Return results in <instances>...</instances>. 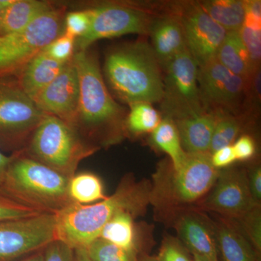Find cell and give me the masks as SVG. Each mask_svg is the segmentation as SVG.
Masks as SVG:
<instances>
[{"label":"cell","mask_w":261,"mask_h":261,"mask_svg":"<svg viewBox=\"0 0 261 261\" xmlns=\"http://www.w3.org/2000/svg\"><path fill=\"white\" fill-rule=\"evenodd\" d=\"M3 187L13 198L44 214H58L73 204L70 178L48 168L23 150L10 155Z\"/></svg>","instance_id":"4"},{"label":"cell","mask_w":261,"mask_h":261,"mask_svg":"<svg viewBox=\"0 0 261 261\" xmlns=\"http://www.w3.org/2000/svg\"><path fill=\"white\" fill-rule=\"evenodd\" d=\"M57 214L0 221V261H18L57 240Z\"/></svg>","instance_id":"9"},{"label":"cell","mask_w":261,"mask_h":261,"mask_svg":"<svg viewBox=\"0 0 261 261\" xmlns=\"http://www.w3.org/2000/svg\"><path fill=\"white\" fill-rule=\"evenodd\" d=\"M129 106L130 112L127 114L125 122L126 133L134 135L152 133L162 120L159 112L149 103L137 102Z\"/></svg>","instance_id":"27"},{"label":"cell","mask_w":261,"mask_h":261,"mask_svg":"<svg viewBox=\"0 0 261 261\" xmlns=\"http://www.w3.org/2000/svg\"><path fill=\"white\" fill-rule=\"evenodd\" d=\"M161 103L166 117L173 121L205 112L199 90L198 65L187 48L165 68Z\"/></svg>","instance_id":"7"},{"label":"cell","mask_w":261,"mask_h":261,"mask_svg":"<svg viewBox=\"0 0 261 261\" xmlns=\"http://www.w3.org/2000/svg\"><path fill=\"white\" fill-rule=\"evenodd\" d=\"M75 42L73 38L63 34L43 49L51 59L65 63L73 58L75 53Z\"/></svg>","instance_id":"33"},{"label":"cell","mask_w":261,"mask_h":261,"mask_svg":"<svg viewBox=\"0 0 261 261\" xmlns=\"http://www.w3.org/2000/svg\"><path fill=\"white\" fill-rule=\"evenodd\" d=\"M98 149L68 123L45 113L22 150L29 157L70 178L76 173L80 163Z\"/></svg>","instance_id":"5"},{"label":"cell","mask_w":261,"mask_h":261,"mask_svg":"<svg viewBox=\"0 0 261 261\" xmlns=\"http://www.w3.org/2000/svg\"><path fill=\"white\" fill-rule=\"evenodd\" d=\"M214 187L203 202L204 207L228 219L238 220L260 206L252 197L246 174L240 170L219 172Z\"/></svg>","instance_id":"13"},{"label":"cell","mask_w":261,"mask_h":261,"mask_svg":"<svg viewBox=\"0 0 261 261\" xmlns=\"http://www.w3.org/2000/svg\"><path fill=\"white\" fill-rule=\"evenodd\" d=\"M149 34L152 37V50L161 68L187 49L186 39L179 16H167L154 19Z\"/></svg>","instance_id":"17"},{"label":"cell","mask_w":261,"mask_h":261,"mask_svg":"<svg viewBox=\"0 0 261 261\" xmlns=\"http://www.w3.org/2000/svg\"><path fill=\"white\" fill-rule=\"evenodd\" d=\"M199 90L206 111L227 113L240 106L247 82L233 74L215 58L198 68Z\"/></svg>","instance_id":"12"},{"label":"cell","mask_w":261,"mask_h":261,"mask_svg":"<svg viewBox=\"0 0 261 261\" xmlns=\"http://www.w3.org/2000/svg\"><path fill=\"white\" fill-rule=\"evenodd\" d=\"M90 27L83 37L75 39V51H83L99 39L149 32L154 19L145 10L127 5L109 4L87 8Z\"/></svg>","instance_id":"10"},{"label":"cell","mask_w":261,"mask_h":261,"mask_svg":"<svg viewBox=\"0 0 261 261\" xmlns=\"http://www.w3.org/2000/svg\"><path fill=\"white\" fill-rule=\"evenodd\" d=\"M75 261H93L89 257L86 248H79L74 250Z\"/></svg>","instance_id":"42"},{"label":"cell","mask_w":261,"mask_h":261,"mask_svg":"<svg viewBox=\"0 0 261 261\" xmlns=\"http://www.w3.org/2000/svg\"><path fill=\"white\" fill-rule=\"evenodd\" d=\"M54 6L49 2L13 0L0 17V36L18 32Z\"/></svg>","instance_id":"21"},{"label":"cell","mask_w":261,"mask_h":261,"mask_svg":"<svg viewBox=\"0 0 261 261\" xmlns=\"http://www.w3.org/2000/svg\"><path fill=\"white\" fill-rule=\"evenodd\" d=\"M10 160V156L5 155L0 149V187H2L3 181H4L5 173H6L7 169H8Z\"/></svg>","instance_id":"41"},{"label":"cell","mask_w":261,"mask_h":261,"mask_svg":"<svg viewBox=\"0 0 261 261\" xmlns=\"http://www.w3.org/2000/svg\"><path fill=\"white\" fill-rule=\"evenodd\" d=\"M216 58L231 73L247 82L257 70L252 65L238 32H227L216 53Z\"/></svg>","instance_id":"22"},{"label":"cell","mask_w":261,"mask_h":261,"mask_svg":"<svg viewBox=\"0 0 261 261\" xmlns=\"http://www.w3.org/2000/svg\"><path fill=\"white\" fill-rule=\"evenodd\" d=\"M44 115L18 84L0 82V149H23Z\"/></svg>","instance_id":"8"},{"label":"cell","mask_w":261,"mask_h":261,"mask_svg":"<svg viewBox=\"0 0 261 261\" xmlns=\"http://www.w3.org/2000/svg\"><path fill=\"white\" fill-rule=\"evenodd\" d=\"M176 228L193 255L206 261H219L214 228L203 216L195 212L183 214L178 219Z\"/></svg>","instance_id":"16"},{"label":"cell","mask_w":261,"mask_h":261,"mask_svg":"<svg viewBox=\"0 0 261 261\" xmlns=\"http://www.w3.org/2000/svg\"><path fill=\"white\" fill-rule=\"evenodd\" d=\"M65 8L54 6L18 32L0 36V75L19 71L65 32Z\"/></svg>","instance_id":"6"},{"label":"cell","mask_w":261,"mask_h":261,"mask_svg":"<svg viewBox=\"0 0 261 261\" xmlns=\"http://www.w3.org/2000/svg\"><path fill=\"white\" fill-rule=\"evenodd\" d=\"M44 250H39L37 252L32 254V255H29V256L24 257L21 260L18 261H44Z\"/></svg>","instance_id":"43"},{"label":"cell","mask_w":261,"mask_h":261,"mask_svg":"<svg viewBox=\"0 0 261 261\" xmlns=\"http://www.w3.org/2000/svg\"><path fill=\"white\" fill-rule=\"evenodd\" d=\"M236 160L246 161L255 154V143L251 137L243 136L234 142L232 145Z\"/></svg>","instance_id":"37"},{"label":"cell","mask_w":261,"mask_h":261,"mask_svg":"<svg viewBox=\"0 0 261 261\" xmlns=\"http://www.w3.org/2000/svg\"><path fill=\"white\" fill-rule=\"evenodd\" d=\"M86 250L93 261H132L124 250L101 238L94 240Z\"/></svg>","instance_id":"31"},{"label":"cell","mask_w":261,"mask_h":261,"mask_svg":"<svg viewBox=\"0 0 261 261\" xmlns=\"http://www.w3.org/2000/svg\"><path fill=\"white\" fill-rule=\"evenodd\" d=\"M12 1H13V0H0V17H1L3 10H4L6 7H8V5H10Z\"/></svg>","instance_id":"44"},{"label":"cell","mask_w":261,"mask_h":261,"mask_svg":"<svg viewBox=\"0 0 261 261\" xmlns=\"http://www.w3.org/2000/svg\"><path fill=\"white\" fill-rule=\"evenodd\" d=\"M239 35L246 48L250 61L255 69H258L261 57V21L245 17Z\"/></svg>","instance_id":"28"},{"label":"cell","mask_w":261,"mask_h":261,"mask_svg":"<svg viewBox=\"0 0 261 261\" xmlns=\"http://www.w3.org/2000/svg\"><path fill=\"white\" fill-rule=\"evenodd\" d=\"M199 5L227 32H239L245 20V3L243 1L215 0L204 2Z\"/></svg>","instance_id":"24"},{"label":"cell","mask_w":261,"mask_h":261,"mask_svg":"<svg viewBox=\"0 0 261 261\" xmlns=\"http://www.w3.org/2000/svg\"><path fill=\"white\" fill-rule=\"evenodd\" d=\"M194 255V260L193 261H206L205 259L202 258V257H201L200 256H197V255Z\"/></svg>","instance_id":"46"},{"label":"cell","mask_w":261,"mask_h":261,"mask_svg":"<svg viewBox=\"0 0 261 261\" xmlns=\"http://www.w3.org/2000/svg\"><path fill=\"white\" fill-rule=\"evenodd\" d=\"M240 123L235 118L227 113H221L215 127L209 153L211 154L218 149L231 145L240 133Z\"/></svg>","instance_id":"29"},{"label":"cell","mask_w":261,"mask_h":261,"mask_svg":"<svg viewBox=\"0 0 261 261\" xmlns=\"http://www.w3.org/2000/svg\"><path fill=\"white\" fill-rule=\"evenodd\" d=\"M158 257L161 261H192L181 244L173 238L163 242Z\"/></svg>","instance_id":"35"},{"label":"cell","mask_w":261,"mask_h":261,"mask_svg":"<svg viewBox=\"0 0 261 261\" xmlns=\"http://www.w3.org/2000/svg\"><path fill=\"white\" fill-rule=\"evenodd\" d=\"M44 261H75L74 250L59 240H55L44 250Z\"/></svg>","instance_id":"36"},{"label":"cell","mask_w":261,"mask_h":261,"mask_svg":"<svg viewBox=\"0 0 261 261\" xmlns=\"http://www.w3.org/2000/svg\"><path fill=\"white\" fill-rule=\"evenodd\" d=\"M161 68L150 44L137 41L108 51L104 71L117 97L128 106L161 102L163 96Z\"/></svg>","instance_id":"3"},{"label":"cell","mask_w":261,"mask_h":261,"mask_svg":"<svg viewBox=\"0 0 261 261\" xmlns=\"http://www.w3.org/2000/svg\"><path fill=\"white\" fill-rule=\"evenodd\" d=\"M80 84L74 128L84 140L100 149L118 143L126 135V110L113 99L103 80L97 56L89 51L73 55Z\"/></svg>","instance_id":"1"},{"label":"cell","mask_w":261,"mask_h":261,"mask_svg":"<svg viewBox=\"0 0 261 261\" xmlns=\"http://www.w3.org/2000/svg\"><path fill=\"white\" fill-rule=\"evenodd\" d=\"M68 195L73 203L90 205L105 200L102 180L93 173H75L68 183Z\"/></svg>","instance_id":"26"},{"label":"cell","mask_w":261,"mask_h":261,"mask_svg":"<svg viewBox=\"0 0 261 261\" xmlns=\"http://www.w3.org/2000/svg\"><path fill=\"white\" fill-rule=\"evenodd\" d=\"M221 113L214 111L174 121L187 153H209L215 127Z\"/></svg>","instance_id":"18"},{"label":"cell","mask_w":261,"mask_h":261,"mask_svg":"<svg viewBox=\"0 0 261 261\" xmlns=\"http://www.w3.org/2000/svg\"><path fill=\"white\" fill-rule=\"evenodd\" d=\"M65 64L51 59L42 50L20 70L17 84L34 101L38 94L61 73Z\"/></svg>","instance_id":"20"},{"label":"cell","mask_w":261,"mask_h":261,"mask_svg":"<svg viewBox=\"0 0 261 261\" xmlns=\"http://www.w3.org/2000/svg\"><path fill=\"white\" fill-rule=\"evenodd\" d=\"M245 236L257 254L261 250V223L260 206L237 220Z\"/></svg>","instance_id":"32"},{"label":"cell","mask_w":261,"mask_h":261,"mask_svg":"<svg viewBox=\"0 0 261 261\" xmlns=\"http://www.w3.org/2000/svg\"><path fill=\"white\" fill-rule=\"evenodd\" d=\"M218 253L222 261H258V254L238 223L224 218L215 225Z\"/></svg>","instance_id":"19"},{"label":"cell","mask_w":261,"mask_h":261,"mask_svg":"<svg viewBox=\"0 0 261 261\" xmlns=\"http://www.w3.org/2000/svg\"><path fill=\"white\" fill-rule=\"evenodd\" d=\"M179 18L187 49L200 68L216 58L227 32L216 23L199 4L185 8Z\"/></svg>","instance_id":"15"},{"label":"cell","mask_w":261,"mask_h":261,"mask_svg":"<svg viewBox=\"0 0 261 261\" xmlns=\"http://www.w3.org/2000/svg\"><path fill=\"white\" fill-rule=\"evenodd\" d=\"M80 97V78L73 56L34 102L43 113L56 116L74 128Z\"/></svg>","instance_id":"14"},{"label":"cell","mask_w":261,"mask_h":261,"mask_svg":"<svg viewBox=\"0 0 261 261\" xmlns=\"http://www.w3.org/2000/svg\"><path fill=\"white\" fill-rule=\"evenodd\" d=\"M245 17L261 21L260 1H245Z\"/></svg>","instance_id":"40"},{"label":"cell","mask_w":261,"mask_h":261,"mask_svg":"<svg viewBox=\"0 0 261 261\" xmlns=\"http://www.w3.org/2000/svg\"><path fill=\"white\" fill-rule=\"evenodd\" d=\"M211 159L213 166L218 170L232 164L236 161L232 145L226 146L218 149L211 154Z\"/></svg>","instance_id":"38"},{"label":"cell","mask_w":261,"mask_h":261,"mask_svg":"<svg viewBox=\"0 0 261 261\" xmlns=\"http://www.w3.org/2000/svg\"><path fill=\"white\" fill-rule=\"evenodd\" d=\"M147 184L132 177L123 178L116 192L90 205L73 203L57 214V240L73 250L86 248L99 238L103 227L113 216L128 212L142 214L150 200Z\"/></svg>","instance_id":"2"},{"label":"cell","mask_w":261,"mask_h":261,"mask_svg":"<svg viewBox=\"0 0 261 261\" xmlns=\"http://www.w3.org/2000/svg\"><path fill=\"white\" fill-rule=\"evenodd\" d=\"M219 174L210 153H187L183 165L167 178L164 197L176 205L195 202L210 191Z\"/></svg>","instance_id":"11"},{"label":"cell","mask_w":261,"mask_h":261,"mask_svg":"<svg viewBox=\"0 0 261 261\" xmlns=\"http://www.w3.org/2000/svg\"><path fill=\"white\" fill-rule=\"evenodd\" d=\"M138 261H161L159 257L154 256H149V255H144L141 257Z\"/></svg>","instance_id":"45"},{"label":"cell","mask_w":261,"mask_h":261,"mask_svg":"<svg viewBox=\"0 0 261 261\" xmlns=\"http://www.w3.org/2000/svg\"><path fill=\"white\" fill-rule=\"evenodd\" d=\"M248 178L249 187L252 197L260 204L261 199V170L260 167H256L250 172Z\"/></svg>","instance_id":"39"},{"label":"cell","mask_w":261,"mask_h":261,"mask_svg":"<svg viewBox=\"0 0 261 261\" xmlns=\"http://www.w3.org/2000/svg\"><path fill=\"white\" fill-rule=\"evenodd\" d=\"M64 34L73 39L83 37L90 27V16L88 10H78L66 13L65 17Z\"/></svg>","instance_id":"34"},{"label":"cell","mask_w":261,"mask_h":261,"mask_svg":"<svg viewBox=\"0 0 261 261\" xmlns=\"http://www.w3.org/2000/svg\"><path fill=\"white\" fill-rule=\"evenodd\" d=\"M151 140L156 147L168 154L172 161V168L176 171L186 160L187 153L182 147L181 139L174 121L165 116L152 132Z\"/></svg>","instance_id":"25"},{"label":"cell","mask_w":261,"mask_h":261,"mask_svg":"<svg viewBox=\"0 0 261 261\" xmlns=\"http://www.w3.org/2000/svg\"><path fill=\"white\" fill-rule=\"evenodd\" d=\"M135 217L128 212L118 213L103 227L99 238L124 250L132 261L136 260L137 252Z\"/></svg>","instance_id":"23"},{"label":"cell","mask_w":261,"mask_h":261,"mask_svg":"<svg viewBox=\"0 0 261 261\" xmlns=\"http://www.w3.org/2000/svg\"><path fill=\"white\" fill-rule=\"evenodd\" d=\"M44 213L13 198L0 187V221L32 217Z\"/></svg>","instance_id":"30"}]
</instances>
